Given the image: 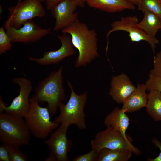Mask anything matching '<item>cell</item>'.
Instances as JSON below:
<instances>
[{
	"mask_svg": "<svg viewBox=\"0 0 161 161\" xmlns=\"http://www.w3.org/2000/svg\"><path fill=\"white\" fill-rule=\"evenodd\" d=\"M146 90L145 84L138 83L135 91L123 103L121 109L126 112H129L146 107L148 100Z\"/></svg>",
	"mask_w": 161,
	"mask_h": 161,
	"instance_id": "obj_16",
	"label": "cell"
},
{
	"mask_svg": "<svg viewBox=\"0 0 161 161\" xmlns=\"http://www.w3.org/2000/svg\"><path fill=\"white\" fill-rule=\"evenodd\" d=\"M90 7L110 13L122 11L125 10H134L135 5L126 0H85Z\"/></svg>",
	"mask_w": 161,
	"mask_h": 161,
	"instance_id": "obj_15",
	"label": "cell"
},
{
	"mask_svg": "<svg viewBox=\"0 0 161 161\" xmlns=\"http://www.w3.org/2000/svg\"><path fill=\"white\" fill-rule=\"evenodd\" d=\"M160 4H161V0H158Z\"/></svg>",
	"mask_w": 161,
	"mask_h": 161,
	"instance_id": "obj_33",
	"label": "cell"
},
{
	"mask_svg": "<svg viewBox=\"0 0 161 161\" xmlns=\"http://www.w3.org/2000/svg\"><path fill=\"white\" fill-rule=\"evenodd\" d=\"M0 161H10L9 145L2 143L0 146Z\"/></svg>",
	"mask_w": 161,
	"mask_h": 161,
	"instance_id": "obj_27",
	"label": "cell"
},
{
	"mask_svg": "<svg viewBox=\"0 0 161 161\" xmlns=\"http://www.w3.org/2000/svg\"><path fill=\"white\" fill-rule=\"evenodd\" d=\"M42 0H23L8 8V18L4 27L18 29L28 21L35 17H42L46 14Z\"/></svg>",
	"mask_w": 161,
	"mask_h": 161,
	"instance_id": "obj_6",
	"label": "cell"
},
{
	"mask_svg": "<svg viewBox=\"0 0 161 161\" xmlns=\"http://www.w3.org/2000/svg\"><path fill=\"white\" fill-rule=\"evenodd\" d=\"M160 30H161V28H160Z\"/></svg>",
	"mask_w": 161,
	"mask_h": 161,
	"instance_id": "obj_34",
	"label": "cell"
},
{
	"mask_svg": "<svg viewBox=\"0 0 161 161\" xmlns=\"http://www.w3.org/2000/svg\"><path fill=\"white\" fill-rule=\"evenodd\" d=\"M103 131L98 133L90 141L92 149L99 152L102 149L131 150L139 155L140 151L131 144V140L125 137L120 131L112 127H106Z\"/></svg>",
	"mask_w": 161,
	"mask_h": 161,
	"instance_id": "obj_7",
	"label": "cell"
},
{
	"mask_svg": "<svg viewBox=\"0 0 161 161\" xmlns=\"http://www.w3.org/2000/svg\"><path fill=\"white\" fill-rule=\"evenodd\" d=\"M29 109L24 117L30 133L36 138L45 139L58 126L59 123L50 120L47 107H42L32 96L30 98Z\"/></svg>",
	"mask_w": 161,
	"mask_h": 161,
	"instance_id": "obj_5",
	"label": "cell"
},
{
	"mask_svg": "<svg viewBox=\"0 0 161 161\" xmlns=\"http://www.w3.org/2000/svg\"><path fill=\"white\" fill-rule=\"evenodd\" d=\"M139 20L135 16L122 17L119 20L115 21L111 24V29L107 32L106 37L107 43L106 51H107L109 44V37L113 32L117 31H126L129 33V36L132 42H139L145 41L151 46L154 54L155 49L159 41L157 38H153L149 36L143 30L138 26Z\"/></svg>",
	"mask_w": 161,
	"mask_h": 161,
	"instance_id": "obj_8",
	"label": "cell"
},
{
	"mask_svg": "<svg viewBox=\"0 0 161 161\" xmlns=\"http://www.w3.org/2000/svg\"><path fill=\"white\" fill-rule=\"evenodd\" d=\"M152 143L160 149V152L158 157L154 159L148 158L147 160L149 161H161V142L156 138L153 137L152 138Z\"/></svg>",
	"mask_w": 161,
	"mask_h": 161,
	"instance_id": "obj_28",
	"label": "cell"
},
{
	"mask_svg": "<svg viewBox=\"0 0 161 161\" xmlns=\"http://www.w3.org/2000/svg\"><path fill=\"white\" fill-rule=\"evenodd\" d=\"M10 38L3 27L0 28V54L9 50L12 47Z\"/></svg>",
	"mask_w": 161,
	"mask_h": 161,
	"instance_id": "obj_22",
	"label": "cell"
},
{
	"mask_svg": "<svg viewBox=\"0 0 161 161\" xmlns=\"http://www.w3.org/2000/svg\"><path fill=\"white\" fill-rule=\"evenodd\" d=\"M126 113L122 109L115 107L107 115L104 124L106 127H112L120 131L125 137H128L126 132L129 125V119Z\"/></svg>",
	"mask_w": 161,
	"mask_h": 161,
	"instance_id": "obj_17",
	"label": "cell"
},
{
	"mask_svg": "<svg viewBox=\"0 0 161 161\" xmlns=\"http://www.w3.org/2000/svg\"><path fill=\"white\" fill-rule=\"evenodd\" d=\"M132 153L129 150L104 148L98 152L97 161H127L131 157Z\"/></svg>",
	"mask_w": 161,
	"mask_h": 161,
	"instance_id": "obj_20",
	"label": "cell"
},
{
	"mask_svg": "<svg viewBox=\"0 0 161 161\" xmlns=\"http://www.w3.org/2000/svg\"><path fill=\"white\" fill-rule=\"evenodd\" d=\"M146 107L147 113L154 121H161V92L150 91Z\"/></svg>",
	"mask_w": 161,
	"mask_h": 161,
	"instance_id": "obj_19",
	"label": "cell"
},
{
	"mask_svg": "<svg viewBox=\"0 0 161 161\" xmlns=\"http://www.w3.org/2000/svg\"><path fill=\"white\" fill-rule=\"evenodd\" d=\"M63 66H61L58 70L52 72L41 80L32 96L39 103H47L51 117L56 113L59 104L66 98L63 87Z\"/></svg>",
	"mask_w": 161,
	"mask_h": 161,
	"instance_id": "obj_2",
	"label": "cell"
},
{
	"mask_svg": "<svg viewBox=\"0 0 161 161\" xmlns=\"http://www.w3.org/2000/svg\"><path fill=\"white\" fill-rule=\"evenodd\" d=\"M110 85L109 95L119 103H123L136 88L124 73L112 77Z\"/></svg>",
	"mask_w": 161,
	"mask_h": 161,
	"instance_id": "obj_14",
	"label": "cell"
},
{
	"mask_svg": "<svg viewBox=\"0 0 161 161\" xmlns=\"http://www.w3.org/2000/svg\"><path fill=\"white\" fill-rule=\"evenodd\" d=\"M78 6L82 8L84 7L85 3V0H72Z\"/></svg>",
	"mask_w": 161,
	"mask_h": 161,
	"instance_id": "obj_30",
	"label": "cell"
},
{
	"mask_svg": "<svg viewBox=\"0 0 161 161\" xmlns=\"http://www.w3.org/2000/svg\"><path fill=\"white\" fill-rule=\"evenodd\" d=\"M19 147L9 145L10 161H27L28 157L25 153L20 150Z\"/></svg>",
	"mask_w": 161,
	"mask_h": 161,
	"instance_id": "obj_23",
	"label": "cell"
},
{
	"mask_svg": "<svg viewBox=\"0 0 161 161\" xmlns=\"http://www.w3.org/2000/svg\"><path fill=\"white\" fill-rule=\"evenodd\" d=\"M12 82L19 85V94L8 106H5L0 97V113L4 111L8 114L24 118L30 108L29 97L32 89V83L29 80L24 77L14 78Z\"/></svg>",
	"mask_w": 161,
	"mask_h": 161,
	"instance_id": "obj_10",
	"label": "cell"
},
{
	"mask_svg": "<svg viewBox=\"0 0 161 161\" xmlns=\"http://www.w3.org/2000/svg\"><path fill=\"white\" fill-rule=\"evenodd\" d=\"M77 6L72 0H63L50 10L55 19L53 31L61 30L78 20V13L75 12Z\"/></svg>",
	"mask_w": 161,
	"mask_h": 161,
	"instance_id": "obj_12",
	"label": "cell"
},
{
	"mask_svg": "<svg viewBox=\"0 0 161 161\" xmlns=\"http://www.w3.org/2000/svg\"><path fill=\"white\" fill-rule=\"evenodd\" d=\"M143 18L138 26L151 38L155 36L161 27V19L156 15L150 11L144 13Z\"/></svg>",
	"mask_w": 161,
	"mask_h": 161,
	"instance_id": "obj_18",
	"label": "cell"
},
{
	"mask_svg": "<svg viewBox=\"0 0 161 161\" xmlns=\"http://www.w3.org/2000/svg\"><path fill=\"white\" fill-rule=\"evenodd\" d=\"M145 84L148 91L156 90L161 92V77L149 74V78Z\"/></svg>",
	"mask_w": 161,
	"mask_h": 161,
	"instance_id": "obj_24",
	"label": "cell"
},
{
	"mask_svg": "<svg viewBox=\"0 0 161 161\" xmlns=\"http://www.w3.org/2000/svg\"><path fill=\"white\" fill-rule=\"evenodd\" d=\"M58 37L61 44V46L58 49L55 51L45 52L41 58L28 57V59L39 64L47 65L57 64L66 58L73 55L75 53L74 47L72 43L71 37L66 34L63 33Z\"/></svg>",
	"mask_w": 161,
	"mask_h": 161,
	"instance_id": "obj_13",
	"label": "cell"
},
{
	"mask_svg": "<svg viewBox=\"0 0 161 161\" xmlns=\"http://www.w3.org/2000/svg\"><path fill=\"white\" fill-rule=\"evenodd\" d=\"M22 27L17 29L10 27L5 28L12 43L25 44L35 42L49 34L51 28H43L32 20L25 23Z\"/></svg>",
	"mask_w": 161,
	"mask_h": 161,
	"instance_id": "obj_11",
	"label": "cell"
},
{
	"mask_svg": "<svg viewBox=\"0 0 161 161\" xmlns=\"http://www.w3.org/2000/svg\"><path fill=\"white\" fill-rule=\"evenodd\" d=\"M149 74L161 77V50L154 56V67Z\"/></svg>",
	"mask_w": 161,
	"mask_h": 161,
	"instance_id": "obj_26",
	"label": "cell"
},
{
	"mask_svg": "<svg viewBox=\"0 0 161 161\" xmlns=\"http://www.w3.org/2000/svg\"><path fill=\"white\" fill-rule=\"evenodd\" d=\"M134 5L137 6L140 3L141 0H126Z\"/></svg>",
	"mask_w": 161,
	"mask_h": 161,
	"instance_id": "obj_31",
	"label": "cell"
},
{
	"mask_svg": "<svg viewBox=\"0 0 161 161\" xmlns=\"http://www.w3.org/2000/svg\"><path fill=\"white\" fill-rule=\"evenodd\" d=\"M98 152L92 149L88 153L77 155L73 159V161H97Z\"/></svg>",
	"mask_w": 161,
	"mask_h": 161,
	"instance_id": "obj_25",
	"label": "cell"
},
{
	"mask_svg": "<svg viewBox=\"0 0 161 161\" xmlns=\"http://www.w3.org/2000/svg\"><path fill=\"white\" fill-rule=\"evenodd\" d=\"M30 133L23 117L0 113V141L2 143L19 147L28 145Z\"/></svg>",
	"mask_w": 161,
	"mask_h": 161,
	"instance_id": "obj_4",
	"label": "cell"
},
{
	"mask_svg": "<svg viewBox=\"0 0 161 161\" xmlns=\"http://www.w3.org/2000/svg\"><path fill=\"white\" fill-rule=\"evenodd\" d=\"M69 126L66 123H61L60 126L51 134L49 138L44 142L50 151L45 161H69L67 154L72 147V142L68 139L67 131Z\"/></svg>",
	"mask_w": 161,
	"mask_h": 161,
	"instance_id": "obj_9",
	"label": "cell"
},
{
	"mask_svg": "<svg viewBox=\"0 0 161 161\" xmlns=\"http://www.w3.org/2000/svg\"><path fill=\"white\" fill-rule=\"evenodd\" d=\"M63 0H45L46 5V8L50 10L60 2Z\"/></svg>",
	"mask_w": 161,
	"mask_h": 161,
	"instance_id": "obj_29",
	"label": "cell"
},
{
	"mask_svg": "<svg viewBox=\"0 0 161 161\" xmlns=\"http://www.w3.org/2000/svg\"><path fill=\"white\" fill-rule=\"evenodd\" d=\"M67 84L71 91L69 99L66 104L62 102L59 104L60 114L55 117L54 121L59 123H66L69 126L74 124L80 130L85 129L86 128V115L84 109L88 97V92L78 95L69 80Z\"/></svg>",
	"mask_w": 161,
	"mask_h": 161,
	"instance_id": "obj_3",
	"label": "cell"
},
{
	"mask_svg": "<svg viewBox=\"0 0 161 161\" xmlns=\"http://www.w3.org/2000/svg\"><path fill=\"white\" fill-rule=\"evenodd\" d=\"M61 31L62 33L70 35L72 43L78 51L75 67L86 66L99 56L98 39L95 30L89 29L86 24L78 20Z\"/></svg>",
	"mask_w": 161,
	"mask_h": 161,
	"instance_id": "obj_1",
	"label": "cell"
},
{
	"mask_svg": "<svg viewBox=\"0 0 161 161\" xmlns=\"http://www.w3.org/2000/svg\"><path fill=\"white\" fill-rule=\"evenodd\" d=\"M42 2L45 1V0H42ZM22 0H18V3H19Z\"/></svg>",
	"mask_w": 161,
	"mask_h": 161,
	"instance_id": "obj_32",
	"label": "cell"
},
{
	"mask_svg": "<svg viewBox=\"0 0 161 161\" xmlns=\"http://www.w3.org/2000/svg\"><path fill=\"white\" fill-rule=\"evenodd\" d=\"M137 10L143 13L146 11L154 13L161 19V5L158 0H141Z\"/></svg>",
	"mask_w": 161,
	"mask_h": 161,
	"instance_id": "obj_21",
	"label": "cell"
}]
</instances>
